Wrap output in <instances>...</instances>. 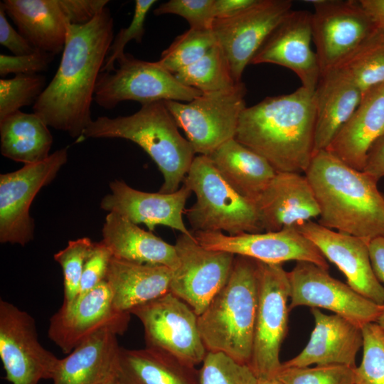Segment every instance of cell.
Wrapping results in <instances>:
<instances>
[{
  "mask_svg": "<svg viewBox=\"0 0 384 384\" xmlns=\"http://www.w3.org/2000/svg\"><path fill=\"white\" fill-rule=\"evenodd\" d=\"M363 171L377 181L384 177V135L370 149Z\"/></svg>",
  "mask_w": 384,
  "mask_h": 384,
  "instance_id": "obj_46",
  "label": "cell"
},
{
  "mask_svg": "<svg viewBox=\"0 0 384 384\" xmlns=\"http://www.w3.org/2000/svg\"><path fill=\"white\" fill-rule=\"evenodd\" d=\"M257 0H214L216 18L233 17L256 2Z\"/></svg>",
  "mask_w": 384,
  "mask_h": 384,
  "instance_id": "obj_47",
  "label": "cell"
},
{
  "mask_svg": "<svg viewBox=\"0 0 384 384\" xmlns=\"http://www.w3.org/2000/svg\"><path fill=\"white\" fill-rule=\"evenodd\" d=\"M119 375L129 384H200L196 367L153 348L121 347Z\"/></svg>",
  "mask_w": 384,
  "mask_h": 384,
  "instance_id": "obj_31",
  "label": "cell"
},
{
  "mask_svg": "<svg viewBox=\"0 0 384 384\" xmlns=\"http://www.w3.org/2000/svg\"><path fill=\"white\" fill-rule=\"evenodd\" d=\"M312 41L311 13L292 10L260 46L250 64L272 63L294 72L302 87L314 91L321 76Z\"/></svg>",
  "mask_w": 384,
  "mask_h": 384,
  "instance_id": "obj_20",
  "label": "cell"
},
{
  "mask_svg": "<svg viewBox=\"0 0 384 384\" xmlns=\"http://www.w3.org/2000/svg\"><path fill=\"white\" fill-rule=\"evenodd\" d=\"M183 85L203 94L227 90L236 85L228 61L217 43L201 58L174 74Z\"/></svg>",
  "mask_w": 384,
  "mask_h": 384,
  "instance_id": "obj_34",
  "label": "cell"
},
{
  "mask_svg": "<svg viewBox=\"0 0 384 384\" xmlns=\"http://www.w3.org/2000/svg\"><path fill=\"white\" fill-rule=\"evenodd\" d=\"M304 174L319 207L318 223L368 243L384 236V196L373 177L326 150L314 154Z\"/></svg>",
  "mask_w": 384,
  "mask_h": 384,
  "instance_id": "obj_3",
  "label": "cell"
},
{
  "mask_svg": "<svg viewBox=\"0 0 384 384\" xmlns=\"http://www.w3.org/2000/svg\"><path fill=\"white\" fill-rule=\"evenodd\" d=\"M112 257L110 250L102 240L92 243L84 264L76 300L105 280Z\"/></svg>",
  "mask_w": 384,
  "mask_h": 384,
  "instance_id": "obj_43",
  "label": "cell"
},
{
  "mask_svg": "<svg viewBox=\"0 0 384 384\" xmlns=\"http://www.w3.org/2000/svg\"><path fill=\"white\" fill-rule=\"evenodd\" d=\"M0 44L14 55L30 54L38 50L11 26L1 5H0Z\"/></svg>",
  "mask_w": 384,
  "mask_h": 384,
  "instance_id": "obj_45",
  "label": "cell"
},
{
  "mask_svg": "<svg viewBox=\"0 0 384 384\" xmlns=\"http://www.w3.org/2000/svg\"><path fill=\"white\" fill-rule=\"evenodd\" d=\"M289 311L298 306L330 310L360 327L376 322L383 306L363 297L333 277L328 270L308 262H297L288 272Z\"/></svg>",
  "mask_w": 384,
  "mask_h": 384,
  "instance_id": "obj_14",
  "label": "cell"
},
{
  "mask_svg": "<svg viewBox=\"0 0 384 384\" xmlns=\"http://www.w3.org/2000/svg\"><path fill=\"white\" fill-rule=\"evenodd\" d=\"M354 368L342 365L282 366L276 378L283 384H354Z\"/></svg>",
  "mask_w": 384,
  "mask_h": 384,
  "instance_id": "obj_40",
  "label": "cell"
},
{
  "mask_svg": "<svg viewBox=\"0 0 384 384\" xmlns=\"http://www.w3.org/2000/svg\"><path fill=\"white\" fill-rule=\"evenodd\" d=\"M336 68L355 82L362 97L384 82V30L376 28Z\"/></svg>",
  "mask_w": 384,
  "mask_h": 384,
  "instance_id": "obj_33",
  "label": "cell"
},
{
  "mask_svg": "<svg viewBox=\"0 0 384 384\" xmlns=\"http://www.w3.org/2000/svg\"><path fill=\"white\" fill-rule=\"evenodd\" d=\"M292 10L290 0H257L237 15L214 20L212 30L236 82L271 32Z\"/></svg>",
  "mask_w": 384,
  "mask_h": 384,
  "instance_id": "obj_17",
  "label": "cell"
},
{
  "mask_svg": "<svg viewBox=\"0 0 384 384\" xmlns=\"http://www.w3.org/2000/svg\"><path fill=\"white\" fill-rule=\"evenodd\" d=\"M45 88L46 78L41 74L1 78L0 120L23 107L34 105Z\"/></svg>",
  "mask_w": 384,
  "mask_h": 384,
  "instance_id": "obj_36",
  "label": "cell"
},
{
  "mask_svg": "<svg viewBox=\"0 0 384 384\" xmlns=\"http://www.w3.org/2000/svg\"><path fill=\"white\" fill-rule=\"evenodd\" d=\"M217 43L212 28H190L178 36L156 62L175 74L198 60Z\"/></svg>",
  "mask_w": 384,
  "mask_h": 384,
  "instance_id": "obj_35",
  "label": "cell"
},
{
  "mask_svg": "<svg viewBox=\"0 0 384 384\" xmlns=\"http://www.w3.org/2000/svg\"><path fill=\"white\" fill-rule=\"evenodd\" d=\"M173 270L159 265L142 264L112 257L107 275L115 307L129 313L134 308L170 292Z\"/></svg>",
  "mask_w": 384,
  "mask_h": 384,
  "instance_id": "obj_28",
  "label": "cell"
},
{
  "mask_svg": "<svg viewBox=\"0 0 384 384\" xmlns=\"http://www.w3.org/2000/svg\"><path fill=\"white\" fill-rule=\"evenodd\" d=\"M314 91L267 97L241 112L235 139L277 172L304 174L314 154Z\"/></svg>",
  "mask_w": 384,
  "mask_h": 384,
  "instance_id": "obj_2",
  "label": "cell"
},
{
  "mask_svg": "<svg viewBox=\"0 0 384 384\" xmlns=\"http://www.w3.org/2000/svg\"><path fill=\"white\" fill-rule=\"evenodd\" d=\"M55 55L41 50L21 55H0V75H37L46 72Z\"/></svg>",
  "mask_w": 384,
  "mask_h": 384,
  "instance_id": "obj_44",
  "label": "cell"
},
{
  "mask_svg": "<svg viewBox=\"0 0 384 384\" xmlns=\"http://www.w3.org/2000/svg\"><path fill=\"white\" fill-rule=\"evenodd\" d=\"M129 313L143 325L146 348L167 353L190 366L203 363L208 351L198 315L183 300L169 292Z\"/></svg>",
  "mask_w": 384,
  "mask_h": 384,
  "instance_id": "obj_11",
  "label": "cell"
},
{
  "mask_svg": "<svg viewBox=\"0 0 384 384\" xmlns=\"http://www.w3.org/2000/svg\"><path fill=\"white\" fill-rule=\"evenodd\" d=\"M130 314L115 307L112 290L104 280L73 304H62L49 320L48 336L68 354L100 331L109 329L123 335L128 329Z\"/></svg>",
  "mask_w": 384,
  "mask_h": 384,
  "instance_id": "obj_18",
  "label": "cell"
},
{
  "mask_svg": "<svg viewBox=\"0 0 384 384\" xmlns=\"http://www.w3.org/2000/svg\"><path fill=\"white\" fill-rule=\"evenodd\" d=\"M245 94L241 81L230 90L202 94L186 103L163 102L194 151L208 156L235 138L240 114L246 107Z\"/></svg>",
  "mask_w": 384,
  "mask_h": 384,
  "instance_id": "obj_9",
  "label": "cell"
},
{
  "mask_svg": "<svg viewBox=\"0 0 384 384\" xmlns=\"http://www.w3.org/2000/svg\"><path fill=\"white\" fill-rule=\"evenodd\" d=\"M107 0H4L0 3L18 32L37 50L63 51L68 24L91 21Z\"/></svg>",
  "mask_w": 384,
  "mask_h": 384,
  "instance_id": "obj_10",
  "label": "cell"
},
{
  "mask_svg": "<svg viewBox=\"0 0 384 384\" xmlns=\"http://www.w3.org/2000/svg\"><path fill=\"white\" fill-rule=\"evenodd\" d=\"M207 156L229 186L253 203L277 174L265 158L235 138Z\"/></svg>",
  "mask_w": 384,
  "mask_h": 384,
  "instance_id": "obj_30",
  "label": "cell"
},
{
  "mask_svg": "<svg viewBox=\"0 0 384 384\" xmlns=\"http://www.w3.org/2000/svg\"><path fill=\"white\" fill-rule=\"evenodd\" d=\"M174 245L179 265L173 271L170 292L199 316L226 284L235 255L208 250L193 235L181 233Z\"/></svg>",
  "mask_w": 384,
  "mask_h": 384,
  "instance_id": "obj_16",
  "label": "cell"
},
{
  "mask_svg": "<svg viewBox=\"0 0 384 384\" xmlns=\"http://www.w3.org/2000/svg\"><path fill=\"white\" fill-rule=\"evenodd\" d=\"M255 205L265 232L297 226L320 215L310 183L300 173L277 172Z\"/></svg>",
  "mask_w": 384,
  "mask_h": 384,
  "instance_id": "obj_23",
  "label": "cell"
},
{
  "mask_svg": "<svg viewBox=\"0 0 384 384\" xmlns=\"http://www.w3.org/2000/svg\"><path fill=\"white\" fill-rule=\"evenodd\" d=\"M117 336L105 329L87 338L59 359L53 384H105L117 376L121 349Z\"/></svg>",
  "mask_w": 384,
  "mask_h": 384,
  "instance_id": "obj_25",
  "label": "cell"
},
{
  "mask_svg": "<svg viewBox=\"0 0 384 384\" xmlns=\"http://www.w3.org/2000/svg\"><path fill=\"white\" fill-rule=\"evenodd\" d=\"M368 250L374 273L379 282L384 284V236L371 240L368 242Z\"/></svg>",
  "mask_w": 384,
  "mask_h": 384,
  "instance_id": "obj_48",
  "label": "cell"
},
{
  "mask_svg": "<svg viewBox=\"0 0 384 384\" xmlns=\"http://www.w3.org/2000/svg\"><path fill=\"white\" fill-rule=\"evenodd\" d=\"M92 243L91 240L86 237L70 240L65 248L53 255L54 260L63 270V304H73L78 296L84 264Z\"/></svg>",
  "mask_w": 384,
  "mask_h": 384,
  "instance_id": "obj_39",
  "label": "cell"
},
{
  "mask_svg": "<svg viewBox=\"0 0 384 384\" xmlns=\"http://www.w3.org/2000/svg\"><path fill=\"white\" fill-rule=\"evenodd\" d=\"M257 265L258 304L249 366L257 379H268L275 378L282 367L279 352L288 331L290 285L282 265Z\"/></svg>",
  "mask_w": 384,
  "mask_h": 384,
  "instance_id": "obj_7",
  "label": "cell"
},
{
  "mask_svg": "<svg viewBox=\"0 0 384 384\" xmlns=\"http://www.w3.org/2000/svg\"><path fill=\"white\" fill-rule=\"evenodd\" d=\"M183 184L196 198L186 210L193 233L220 231L236 235L263 231L255 203L229 186L208 156H195Z\"/></svg>",
  "mask_w": 384,
  "mask_h": 384,
  "instance_id": "obj_6",
  "label": "cell"
},
{
  "mask_svg": "<svg viewBox=\"0 0 384 384\" xmlns=\"http://www.w3.org/2000/svg\"><path fill=\"white\" fill-rule=\"evenodd\" d=\"M193 235L196 241L208 250L227 252L267 264L308 262L329 270L326 259L296 226L274 232L243 233L236 235H225L220 231H198Z\"/></svg>",
  "mask_w": 384,
  "mask_h": 384,
  "instance_id": "obj_19",
  "label": "cell"
},
{
  "mask_svg": "<svg viewBox=\"0 0 384 384\" xmlns=\"http://www.w3.org/2000/svg\"><path fill=\"white\" fill-rule=\"evenodd\" d=\"M102 241L114 257L130 262L164 265L173 271L179 265L174 245L140 228L120 215L110 212L102 228Z\"/></svg>",
  "mask_w": 384,
  "mask_h": 384,
  "instance_id": "obj_29",
  "label": "cell"
},
{
  "mask_svg": "<svg viewBox=\"0 0 384 384\" xmlns=\"http://www.w3.org/2000/svg\"><path fill=\"white\" fill-rule=\"evenodd\" d=\"M314 96L315 154L328 148L359 105L362 93L344 72L336 68L321 74Z\"/></svg>",
  "mask_w": 384,
  "mask_h": 384,
  "instance_id": "obj_27",
  "label": "cell"
},
{
  "mask_svg": "<svg viewBox=\"0 0 384 384\" xmlns=\"http://www.w3.org/2000/svg\"><path fill=\"white\" fill-rule=\"evenodd\" d=\"M384 135V82L366 92L348 122L326 149L349 166L363 171L368 154Z\"/></svg>",
  "mask_w": 384,
  "mask_h": 384,
  "instance_id": "obj_26",
  "label": "cell"
},
{
  "mask_svg": "<svg viewBox=\"0 0 384 384\" xmlns=\"http://www.w3.org/2000/svg\"><path fill=\"white\" fill-rule=\"evenodd\" d=\"M156 0H136L132 21L127 28H122L114 38L110 46V54L101 72H112L115 70L114 63L123 55L125 46L132 40L140 43L145 33L144 23L146 16Z\"/></svg>",
  "mask_w": 384,
  "mask_h": 384,
  "instance_id": "obj_41",
  "label": "cell"
},
{
  "mask_svg": "<svg viewBox=\"0 0 384 384\" xmlns=\"http://www.w3.org/2000/svg\"><path fill=\"white\" fill-rule=\"evenodd\" d=\"M312 41L321 74L336 68L376 28L357 0L311 1Z\"/></svg>",
  "mask_w": 384,
  "mask_h": 384,
  "instance_id": "obj_15",
  "label": "cell"
},
{
  "mask_svg": "<svg viewBox=\"0 0 384 384\" xmlns=\"http://www.w3.org/2000/svg\"><path fill=\"white\" fill-rule=\"evenodd\" d=\"M163 101L142 105L135 113L114 118L99 117L89 124L85 138H122L142 147L157 165L164 177L159 192L178 190L191 166L194 151L178 131Z\"/></svg>",
  "mask_w": 384,
  "mask_h": 384,
  "instance_id": "obj_5",
  "label": "cell"
},
{
  "mask_svg": "<svg viewBox=\"0 0 384 384\" xmlns=\"http://www.w3.org/2000/svg\"><path fill=\"white\" fill-rule=\"evenodd\" d=\"M154 14L180 16L195 28H212L215 19L214 0H170L161 4Z\"/></svg>",
  "mask_w": 384,
  "mask_h": 384,
  "instance_id": "obj_42",
  "label": "cell"
},
{
  "mask_svg": "<svg viewBox=\"0 0 384 384\" xmlns=\"http://www.w3.org/2000/svg\"><path fill=\"white\" fill-rule=\"evenodd\" d=\"M376 28L384 30V0H359Z\"/></svg>",
  "mask_w": 384,
  "mask_h": 384,
  "instance_id": "obj_49",
  "label": "cell"
},
{
  "mask_svg": "<svg viewBox=\"0 0 384 384\" xmlns=\"http://www.w3.org/2000/svg\"><path fill=\"white\" fill-rule=\"evenodd\" d=\"M361 330L363 356L354 368V384H384V332L376 322Z\"/></svg>",
  "mask_w": 384,
  "mask_h": 384,
  "instance_id": "obj_37",
  "label": "cell"
},
{
  "mask_svg": "<svg viewBox=\"0 0 384 384\" xmlns=\"http://www.w3.org/2000/svg\"><path fill=\"white\" fill-rule=\"evenodd\" d=\"M314 328L304 349L282 363L283 367L342 365L356 368L357 353L363 346L361 327L337 315L311 308Z\"/></svg>",
  "mask_w": 384,
  "mask_h": 384,
  "instance_id": "obj_24",
  "label": "cell"
},
{
  "mask_svg": "<svg viewBox=\"0 0 384 384\" xmlns=\"http://www.w3.org/2000/svg\"><path fill=\"white\" fill-rule=\"evenodd\" d=\"M296 228L342 272L353 290L379 305H384V286L373 270L368 242L312 220Z\"/></svg>",
  "mask_w": 384,
  "mask_h": 384,
  "instance_id": "obj_21",
  "label": "cell"
},
{
  "mask_svg": "<svg viewBox=\"0 0 384 384\" xmlns=\"http://www.w3.org/2000/svg\"><path fill=\"white\" fill-rule=\"evenodd\" d=\"M105 384H129L123 380L119 374Z\"/></svg>",
  "mask_w": 384,
  "mask_h": 384,
  "instance_id": "obj_51",
  "label": "cell"
},
{
  "mask_svg": "<svg viewBox=\"0 0 384 384\" xmlns=\"http://www.w3.org/2000/svg\"><path fill=\"white\" fill-rule=\"evenodd\" d=\"M376 323L380 326L384 332V305H383L382 311L376 321Z\"/></svg>",
  "mask_w": 384,
  "mask_h": 384,
  "instance_id": "obj_52",
  "label": "cell"
},
{
  "mask_svg": "<svg viewBox=\"0 0 384 384\" xmlns=\"http://www.w3.org/2000/svg\"><path fill=\"white\" fill-rule=\"evenodd\" d=\"M1 153L24 165L46 159L53 144L48 126L36 114L14 112L0 120Z\"/></svg>",
  "mask_w": 384,
  "mask_h": 384,
  "instance_id": "obj_32",
  "label": "cell"
},
{
  "mask_svg": "<svg viewBox=\"0 0 384 384\" xmlns=\"http://www.w3.org/2000/svg\"><path fill=\"white\" fill-rule=\"evenodd\" d=\"M256 384H283L276 377L268 379H257Z\"/></svg>",
  "mask_w": 384,
  "mask_h": 384,
  "instance_id": "obj_50",
  "label": "cell"
},
{
  "mask_svg": "<svg viewBox=\"0 0 384 384\" xmlns=\"http://www.w3.org/2000/svg\"><path fill=\"white\" fill-rule=\"evenodd\" d=\"M118 68L101 72L96 82L94 101L105 109H112L124 101L142 105L159 101L190 102L203 93L181 84L174 74L155 62L124 53L117 61Z\"/></svg>",
  "mask_w": 384,
  "mask_h": 384,
  "instance_id": "obj_8",
  "label": "cell"
},
{
  "mask_svg": "<svg viewBox=\"0 0 384 384\" xmlns=\"http://www.w3.org/2000/svg\"><path fill=\"white\" fill-rule=\"evenodd\" d=\"M199 373L200 384H256L257 378L247 364L221 352L208 351Z\"/></svg>",
  "mask_w": 384,
  "mask_h": 384,
  "instance_id": "obj_38",
  "label": "cell"
},
{
  "mask_svg": "<svg viewBox=\"0 0 384 384\" xmlns=\"http://www.w3.org/2000/svg\"><path fill=\"white\" fill-rule=\"evenodd\" d=\"M0 358L10 384L52 380L59 359L40 343L34 319L0 300Z\"/></svg>",
  "mask_w": 384,
  "mask_h": 384,
  "instance_id": "obj_12",
  "label": "cell"
},
{
  "mask_svg": "<svg viewBox=\"0 0 384 384\" xmlns=\"http://www.w3.org/2000/svg\"><path fill=\"white\" fill-rule=\"evenodd\" d=\"M113 28L107 6L87 23L68 24L58 70L33 106L48 127L73 138L83 137L92 120L90 107L114 39Z\"/></svg>",
  "mask_w": 384,
  "mask_h": 384,
  "instance_id": "obj_1",
  "label": "cell"
},
{
  "mask_svg": "<svg viewBox=\"0 0 384 384\" xmlns=\"http://www.w3.org/2000/svg\"><path fill=\"white\" fill-rule=\"evenodd\" d=\"M111 193L101 201L100 208L113 212L134 224L144 223L152 232L164 225L193 235L183 220L186 201L191 191L184 184L174 193H149L134 189L124 181L114 180L110 183Z\"/></svg>",
  "mask_w": 384,
  "mask_h": 384,
  "instance_id": "obj_22",
  "label": "cell"
},
{
  "mask_svg": "<svg viewBox=\"0 0 384 384\" xmlns=\"http://www.w3.org/2000/svg\"><path fill=\"white\" fill-rule=\"evenodd\" d=\"M68 149H58L43 161L0 175V242L24 246L33 238L29 208L41 188L49 184L67 162Z\"/></svg>",
  "mask_w": 384,
  "mask_h": 384,
  "instance_id": "obj_13",
  "label": "cell"
},
{
  "mask_svg": "<svg viewBox=\"0 0 384 384\" xmlns=\"http://www.w3.org/2000/svg\"><path fill=\"white\" fill-rule=\"evenodd\" d=\"M258 292L257 261L235 255L226 284L198 316L207 351L221 352L241 363L250 364Z\"/></svg>",
  "mask_w": 384,
  "mask_h": 384,
  "instance_id": "obj_4",
  "label": "cell"
}]
</instances>
